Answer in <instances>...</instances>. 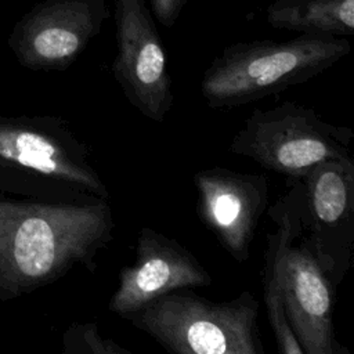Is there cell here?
Returning <instances> with one entry per match:
<instances>
[{"instance_id":"4fadbf2b","label":"cell","mask_w":354,"mask_h":354,"mask_svg":"<svg viewBox=\"0 0 354 354\" xmlns=\"http://www.w3.org/2000/svg\"><path fill=\"white\" fill-rule=\"evenodd\" d=\"M275 29L310 35H354V0H274L266 10Z\"/></svg>"},{"instance_id":"52a82bcc","label":"cell","mask_w":354,"mask_h":354,"mask_svg":"<svg viewBox=\"0 0 354 354\" xmlns=\"http://www.w3.org/2000/svg\"><path fill=\"white\" fill-rule=\"evenodd\" d=\"M105 0H43L12 28L8 47L30 71H65L101 32Z\"/></svg>"},{"instance_id":"9a60e30c","label":"cell","mask_w":354,"mask_h":354,"mask_svg":"<svg viewBox=\"0 0 354 354\" xmlns=\"http://www.w3.org/2000/svg\"><path fill=\"white\" fill-rule=\"evenodd\" d=\"M188 1L189 0H151V7L160 25L171 28Z\"/></svg>"},{"instance_id":"6da1fadb","label":"cell","mask_w":354,"mask_h":354,"mask_svg":"<svg viewBox=\"0 0 354 354\" xmlns=\"http://www.w3.org/2000/svg\"><path fill=\"white\" fill-rule=\"evenodd\" d=\"M109 201L57 202L0 192V300L54 283L76 266L94 274L113 241Z\"/></svg>"},{"instance_id":"ba28073f","label":"cell","mask_w":354,"mask_h":354,"mask_svg":"<svg viewBox=\"0 0 354 354\" xmlns=\"http://www.w3.org/2000/svg\"><path fill=\"white\" fill-rule=\"evenodd\" d=\"M301 183L307 241L324 272L337 288L350 268L354 246V160L321 162Z\"/></svg>"},{"instance_id":"7c38bea8","label":"cell","mask_w":354,"mask_h":354,"mask_svg":"<svg viewBox=\"0 0 354 354\" xmlns=\"http://www.w3.org/2000/svg\"><path fill=\"white\" fill-rule=\"evenodd\" d=\"M289 185L290 189L268 209V216L277 224V230L267 236L263 267V290L267 315L277 342L278 353L304 354L285 314L279 286V260L285 249L304 231L303 183L301 180H289Z\"/></svg>"},{"instance_id":"8992f818","label":"cell","mask_w":354,"mask_h":354,"mask_svg":"<svg viewBox=\"0 0 354 354\" xmlns=\"http://www.w3.org/2000/svg\"><path fill=\"white\" fill-rule=\"evenodd\" d=\"M116 57L112 75L127 101L145 118L162 123L174 101L167 55L144 0H115Z\"/></svg>"},{"instance_id":"7a4b0ae2","label":"cell","mask_w":354,"mask_h":354,"mask_svg":"<svg viewBox=\"0 0 354 354\" xmlns=\"http://www.w3.org/2000/svg\"><path fill=\"white\" fill-rule=\"evenodd\" d=\"M0 192L40 201H109L91 149L53 115H0Z\"/></svg>"},{"instance_id":"30bf717a","label":"cell","mask_w":354,"mask_h":354,"mask_svg":"<svg viewBox=\"0 0 354 354\" xmlns=\"http://www.w3.org/2000/svg\"><path fill=\"white\" fill-rule=\"evenodd\" d=\"M118 281L108 307L123 318L166 293L207 286L213 279L178 241L142 227L137 236L136 259L120 268Z\"/></svg>"},{"instance_id":"3957f363","label":"cell","mask_w":354,"mask_h":354,"mask_svg":"<svg viewBox=\"0 0 354 354\" xmlns=\"http://www.w3.org/2000/svg\"><path fill=\"white\" fill-rule=\"evenodd\" d=\"M350 50L347 39L332 35L238 41L227 46L206 68L201 94L213 109L246 105L313 79Z\"/></svg>"},{"instance_id":"5b68a950","label":"cell","mask_w":354,"mask_h":354,"mask_svg":"<svg viewBox=\"0 0 354 354\" xmlns=\"http://www.w3.org/2000/svg\"><path fill=\"white\" fill-rule=\"evenodd\" d=\"M354 133L321 119L313 108L285 101L254 109L235 133L230 151L289 180H303L318 163L348 159Z\"/></svg>"},{"instance_id":"9c48e42d","label":"cell","mask_w":354,"mask_h":354,"mask_svg":"<svg viewBox=\"0 0 354 354\" xmlns=\"http://www.w3.org/2000/svg\"><path fill=\"white\" fill-rule=\"evenodd\" d=\"M196 213L202 224L239 264L250 256L259 221L268 206L270 185L266 174L241 173L214 166L198 170Z\"/></svg>"},{"instance_id":"277c9868","label":"cell","mask_w":354,"mask_h":354,"mask_svg":"<svg viewBox=\"0 0 354 354\" xmlns=\"http://www.w3.org/2000/svg\"><path fill=\"white\" fill-rule=\"evenodd\" d=\"M259 310L249 290L225 301L176 290L123 318L170 353L264 354Z\"/></svg>"},{"instance_id":"5bb4252c","label":"cell","mask_w":354,"mask_h":354,"mask_svg":"<svg viewBox=\"0 0 354 354\" xmlns=\"http://www.w3.org/2000/svg\"><path fill=\"white\" fill-rule=\"evenodd\" d=\"M64 354H131L130 350L100 333L95 322H73L62 333Z\"/></svg>"},{"instance_id":"8fae6325","label":"cell","mask_w":354,"mask_h":354,"mask_svg":"<svg viewBox=\"0 0 354 354\" xmlns=\"http://www.w3.org/2000/svg\"><path fill=\"white\" fill-rule=\"evenodd\" d=\"M285 314L304 354H348L336 339V286L324 272L307 238L290 243L279 260Z\"/></svg>"}]
</instances>
